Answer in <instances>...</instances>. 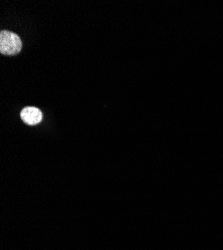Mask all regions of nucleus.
<instances>
[{
    "instance_id": "f257e3e1",
    "label": "nucleus",
    "mask_w": 223,
    "mask_h": 250,
    "mask_svg": "<svg viewBox=\"0 0 223 250\" xmlns=\"http://www.w3.org/2000/svg\"><path fill=\"white\" fill-rule=\"evenodd\" d=\"M20 37L14 32L2 30L0 32V52L5 55H14L21 50Z\"/></svg>"
},
{
    "instance_id": "f03ea898",
    "label": "nucleus",
    "mask_w": 223,
    "mask_h": 250,
    "mask_svg": "<svg viewBox=\"0 0 223 250\" xmlns=\"http://www.w3.org/2000/svg\"><path fill=\"white\" fill-rule=\"evenodd\" d=\"M20 116L22 120L29 125H35L42 120V112L36 107H25L22 109Z\"/></svg>"
}]
</instances>
